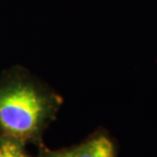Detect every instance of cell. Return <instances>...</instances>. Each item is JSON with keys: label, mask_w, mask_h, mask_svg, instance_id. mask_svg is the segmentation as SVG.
<instances>
[{"label": "cell", "mask_w": 157, "mask_h": 157, "mask_svg": "<svg viewBox=\"0 0 157 157\" xmlns=\"http://www.w3.org/2000/svg\"><path fill=\"white\" fill-rule=\"evenodd\" d=\"M62 103L61 96L25 68L5 71L0 74V133L41 147Z\"/></svg>", "instance_id": "cell-1"}, {"label": "cell", "mask_w": 157, "mask_h": 157, "mask_svg": "<svg viewBox=\"0 0 157 157\" xmlns=\"http://www.w3.org/2000/svg\"><path fill=\"white\" fill-rule=\"evenodd\" d=\"M75 157H115V147L108 135L97 134L77 146Z\"/></svg>", "instance_id": "cell-2"}, {"label": "cell", "mask_w": 157, "mask_h": 157, "mask_svg": "<svg viewBox=\"0 0 157 157\" xmlns=\"http://www.w3.org/2000/svg\"><path fill=\"white\" fill-rule=\"evenodd\" d=\"M25 145L22 140L0 133V157H32Z\"/></svg>", "instance_id": "cell-3"}, {"label": "cell", "mask_w": 157, "mask_h": 157, "mask_svg": "<svg viewBox=\"0 0 157 157\" xmlns=\"http://www.w3.org/2000/svg\"><path fill=\"white\" fill-rule=\"evenodd\" d=\"M76 151L77 146L60 150H49L41 147L39 155L37 157H75Z\"/></svg>", "instance_id": "cell-4"}]
</instances>
